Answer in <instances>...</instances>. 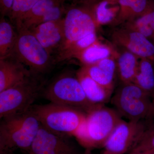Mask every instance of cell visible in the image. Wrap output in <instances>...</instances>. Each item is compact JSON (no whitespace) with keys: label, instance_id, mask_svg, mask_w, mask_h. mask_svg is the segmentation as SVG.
<instances>
[{"label":"cell","instance_id":"cell-28","mask_svg":"<svg viewBox=\"0 0 154 154\" xmlns=\"http://www.w3.org/2000/svg\"><path fill=\"white\" fill-rule=\"evenodd\" d=\"M128 154H154V152H131Z\"/></svg>","mask_w":154,"mask_h":154},{"label":"cell","instance_id":"cell-31","mask_svg":"<svg viewBox=\"0 0 154 154\" xmlns=\"http://www.w3.org/2000/svg\"><path fill=\"white\" fill-rule=\"evenodd\" d=\"M102 154H111L107 153H105V152H104L103 151L102 152Z\"/></svg>","mask_w":154,"mask_h":154},{"label":"cell","instance_id":"cell-23","mask_svg":"<svg viewBox=\"0 0 154 154\" xmlns=\"http://www.w3.org/2000/svg\"><path fill=\"white\" fill-rule=\"evenodd\" d=\"M39 0H14L11 12L8 15L10 20L15 26L20 22L22 17Z\"/></svg>","mask_w":154,"mask_h":154},{"label":"cell","instance_id":"cell-24","mask_svg":"<svg viewBox=\"0 0 154 154\" xmlns=\"http://www.w3.org/2000/svg\"><path fill=\"white\" fill-rule=\"evenodd\" d=\"M120 25L141 33L154 44V31L143 15Z\"/></svg>","mask_w":154,"mask_h":154},{"label":"cell","instance_id":"cell-10","mask_svg":"<svg viewBox=\"0 0 154 154\" xmlns=\"http://www.w3.org/2000/svg\"><path fill=\"white\" fill-rule=\"evenodd\" d=\"M110 38L116 47L128 51L154 63V44L141 33L122 26L112 27Z\"/></svg>","mask_w":154,"mask_h":154},{"label":"cell","instance_id":"cell-19","mask_svg":"<svg viewBox=\"0 0 154 154\" xmlns=\"http://www.w3.org/2000/svg\"><path fill=\"white\" fill-rule=\"evenodd\" d=\"M117 50L112 45L100 42L98 40L86 48L77 58L83 66L94 64L111 57H116Z\"/></svg>","mask_w":154,"mask_h":154},{"label":"cell","instance_id":"cell-12","mask_svg":"<svg viewBox=\"0 0 154 154\" xmlns=\"http://www.w3.org/2000/svg\"><path fill=\"white\" fill-rule=\"evenodd\" d=\"M30 30L51 55L56 54V58L64 42L63 17L39 24Z\"/></svg>","mask_w":154,"mask_h":154},{"label":"cell","instance_id":"cell-6","mask_svg":"<svg viewBox=\"0 0 154 154\" xmlns=\"http://www.w3.org/2000/svg\"><path fill=\"white\" fill-rule=\"evenodd\" d=\"M17 37L10 56L24 65L33 74L42 76L49 71L56 63L29 29H17Z\"/></svg>","mask_w":154,"mask_h":154},{"label":"cell","instance_id":"cell-3","mask_svg":"<svg viewBox=\"0 0 154 154\" xmlns=\"http://www.w3.org/2000/svg\"><path fill=\"white\" fill-rule=\"evenodd\" d=\"M122 120L115 109L100 105L86 113L75 137L85 149L103 148L117 125Z\"/></svg>","mask_w":154,"mask_h":154},{"label":"cell","instance_id":"cell-22","mask_svg":"<svg viewBox=\"0 0 154 154\" xmlns=\"http://www.w3.org/2000/svg\"><path fill=\"white\" fill-rule=\"evenodd\" d=\"M119 9L116 0H104L96 5L95 12L99 26H111L116 18Z\"/></svg>","mask_w":154,"mask_h":154},{"label":"cell","instance_id":"cell-2","mask_svg":"<svg viewBox=\"0 0 154 154\" xmlns=\"http://www.w3.org/2000/svg\"><path fill=\"white\" fill-rule=\"evenodd\" d=\"M0 152L12 154L20 149L30 151L41 124L30 110L1 119Z\"/></svg>","mask_w":154,"mask_h":154},{"label":"cell","instance_id":"cell-7","mask_svg":"<svg viewBox=\"0 0 154 154\" xmlns=\"http://www.w3.org/2000/svg\"><path fill=\"white\" fill-rule=\"evenodd\" d=\"M151 97L133 82L121 84L111 98V103L122 117L129 121L154 118V106Z\"/></svg>","mask_w":154,"mask_h":154},{"label":"cell","instance_id":"cell-4","mask_svg":"<svg viewBox=\"0 0 154 154\" xmlns=\"http://www.w3.org/2000/svg\"><path fill=\"white\" fill-rule=\"evenodd\" d=\"M42 126L62 136H75L86 118V113L77 108L50 102L33 105L29 109Z\"/></svg>","mask_w":154,"mask_h":154},{"label":"cell","instance_id":"cell-18","mask_svg":"<svg viewBox=\"0 0 154 154\" xmlns=\"http://www.w3.org/2000/svg\"><path fill=\"white\" fill-rule=\"evenodd\" d=\"M64 3V0H39L30 11L22 17L16 29H31L41 24L45 15L54 6Z\"/></svg>","mask_w":154,"mask_h":154},{"label":"cell","instance_id":"cell-15","mask_svg":"<svg viewBox=\"0 0 154 154\" xmlns=\"http://www.w3.org/2000/svg\"><path fill=\"white\" fill-rule=\"evenodd\" d=\"M76 73L87 99L92 104L96 106L104 105L111 99L113 91L96 82L83 66Z\"/></svg>","mask_w":154,"mask_h":154},{"label":"cell","instance_id":"cell-5","mask_svg":"<svg viewBox=\"0 0 154 154\" xmlns=\"http://www.w3.org/2000/svg\"><path fill=\"white\" fill-rule=\"evenodd\" d=\"M41 96L51 103L77 108L86 113L98 106L88 101L76 73L71 72L62 73L45 84Z\"/></svg>","mask_w":154,"mask_h":154},{"label":"cell","instance_id":"cell-30","mask_svg":"<svg viewBox=\"0 0 154 154\" xmlns=\"http://www.w3.org/2000/svg\"><path fill=\"white\" fill-rule=\"evenodd\" d=\"M0 154H8L6 153L5 152H0Z\"/></svg>","mask_w":154,"mask_h":154},{"label":"cell","instance_id":"cell-16","mask_svg":"<svg viewBox=\"0 0 154 154\" xmlns=\"http://www.w3.org/2000/svg\"><path fill=\"white\" fill-rule=\"evenodd\" d=\"M153 0H116L119 11L111 27L122 25L143 15Z\"/></svg>","mask_w":154,"mask_h":154},{"label":"cell","instance_id":"cell-21","mask_svg":"<svg viewBox=\"0 0 154 154\" xmlns=\"http://www.w3.org/2000/svg\"><path fill=\"white\" fill-rule=\"evenodd\" d=\"M11 21L1 17L0 21V59L11 54L17 37V31Z\"/></svg>","mask_w":154,"mask_h":154},{"label":"cell","instance_id":"cell-33","mask_svg":"<svg viewBox=\"0 0 154 154\" xmlns=\"http://www.w3.org/2000/svg\"></svg>","mask_w":154,"mask_h":154},{"label":"cell","instance_id":"cell-17","mask_svg":"<svg viewBox=\"0 0 154 154\" xmlns=\"http://www.w3.org/2000/svg\"><path fill=\"white\" fill-rule=\"evenodd\" d=\"M116 48L117 50L116 60L117 76L120 83L133 82L137 72L140 58L126 50Z\"/></svg>","mask_w":154,"mask_h":154},{"label":"cell","instance_id":"cell-8","mask_svg":"<svg viewBox=\"0 0 154 154\" xmlns=\"http://www.w3.org/2000/svg\"><path fill=\"white\" fill-rule=\"evenodd\" d=\"M46 83L42 76L31 74L16 85L0 92V118L24 113L39 96Z\"/></svg>","mask_w":154,"mask_h":154},{"label":"cell","instance_id":"cell-13","mask_svg":"<svg viewBox=\"0 0 154 154\" xmlns=\"http://www.w3.org/2000/svg\"><path fill=\"white\" fill-rule=\"evenodd\" d=\"M31 74L26 67L11 56L0 59V92L16 85Z\"/></svg>","mask_w":154,"mask_h":154},{"label":"cell","instance_id":"cell-25","mask_svg":"<svg viewBox=\"0 0 154 154\" xmlns=\"http://www.w3.org/2000/svg\"><path fill=\"white\" fill-rule=\"evenodd\" d=\"M132 151L154 152V124L146 128Z\"/></svg>","mask_w":154,"mask_h":154},{"label":"cell","instance_id":"cell-1","mask_svg":"<svg viewBox=\"0 0 154 154\" xmlns=\"http://www.w3.org/2000/svg\"><path fill=\"white\" fill-rule=\"evenodd\" d=\"M96 5L75 4L66 7L63 17L64 42L55 58L56 63L78 58L86 48L98 41L100 26L96 19Z\"/></svg>","mask_w":154,"mask_h":154},{"label":"cell","instance_id":"cell-11","mask_svg":"<svg viewBox=\"0 0 154 154\" xmlns=\"http://www.w3.org/2000/svg\"><path fill=\"white\" fill-rule=\"evenodd\" d=\"M67 137L54 133L43 126L38 134L29 152L30 154H82L78 147Z\"/></svg>","mask_w":154,"mask_h":154},{"label":"cell","instance_id":"cell-32","mask_svg":"<svg viewBox=\"0 0 154 154\" xmlns=\"http://www.w3.org/2000/svg\"><path fill=\"white\" fill-rule=\"evenodd\" d=\"M152 101L153 104L154 106V97H153V100H152Z\"/></svg>","mask_w":154,"mask_h":154},{"label":"cell","instance_id":"cell-26","mask_svg":"<svg viewBox=\"0 0 154 154\" xmlns=\"http://www.w3.org/2000/svg\"><path fill=\"white\" fill-rule=\"evenodd\" d=\"M14 0H0L1 17L8 16L11 12Z\"/></svg>","mask_w":154,"mask_h":154},{"label":"cell","instance_id":"cell-20","mask_svg":"<svg viewBox=\"0 0 154 154\" xmlns=\"http://www.w3.org/2000/svg\"><path fill=\"white\" fill-rule=\"evenodd\" d=\"M134 83L141 88L151 98L154 97V63L147 59H140Z\"/></svg>","mask_w":154,"mask_h":154},{"label":"cell","instance_id":"cell-14","mask_svg":"<svg viewBox=\"0 0 154 154\" xmlns=\"http://www.w3.org/2000/svg\"><path fill=\"white\" fill-rule=\"evenodd\" d=\"M82 66L96 82L108 90L113 91L116 78L117 76L115 57L107 58L94 64Z\"/></svg>","mask_w":154,"mask_h":154},{"label":"cell","instance_id":"cell-9","mask_svg":"<svg viewBox=\"0 0 154 154\" xmlns=\"http://www.w3.org/2000/svg\"><path fill=\"white\" fill-rule=\"evenodd\" d=\"M149 126L144 120L127 122L122 119L108 138L103 151L111 154L129 153Z\"/></svg>","mask_w":154,"mask_h":154},{"label":"cell","instance_id":"cell-29","mask_svg":"<svg viewBox=\"0 0 154 154\" xmlns=\"http://www.w3.org/2000/svg\"><path fill=\"white\" fill-rule=\"evenodd\" d=\"M82 154H93L92 152V150L90 149H85V151L83 152Z\"/></svg>","mask_w":154,"mask_h":154},{"label":"cell","instance_id":"cell-27","mask_svg":"<svg viewBox=\"0 0 154 154\" xmlns=\"http://www.w3.org/2000/svg\"><path fill=\"white\" fill-rule=\"evenodd\" d=\"M72 3L75 4H84L89 5H96L104 0H71Z\"/></svg>","mask_w":154,"mask_h":154}]
</instances>
